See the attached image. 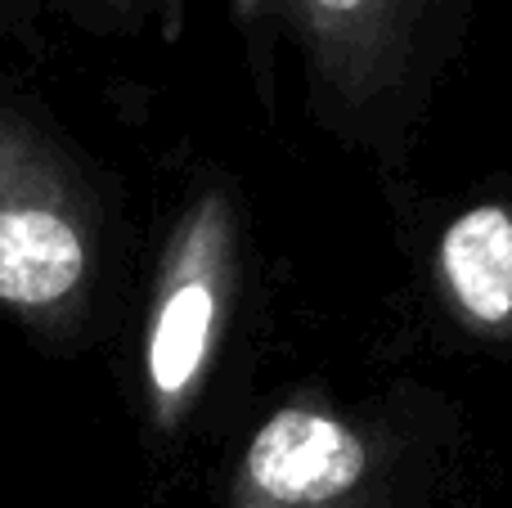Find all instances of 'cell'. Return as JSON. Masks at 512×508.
<instances>
[{
  "label": "cell",
  "instance_id": "5b68a950",
  "mask_svg": "<svg viewBox=\"0 0 512 508\" xmlns=\"http://www.w3.org/2000/svg\"><path fill=\"white\" fill-rule=\"evenodd\" d=\"M423 275L445 329L512 356V185L477 189L432 225Z\"/></svg>",
  "mask_w": 512,
  "mask_h": 508
},
{
  "label": "cell",
  "instance_id": "277c9868",
  "mask_svg": "<svg viewBox=\"0 0 512 508\" xmlns=\"http://www.w3.org/2000/svg\"><path fill=\"white\" fill-rule=\"evenodd\" d=\"M248 293V212L230 180H203L171 216L140 329L144 423L180 437L239 324Z\"/></svg>",
  "mask_w": 512,
  "mask_h": 508
},
{
  "label": "cell",
  "instance_id": "6da1fadb",
  "mask_svg": "<svg viewBox=\"0 0 512 508\" xmlns=\"http://www.w3.org/2000/svg\"><path fill=\"white\" fill-rule=\"evenodd\" d=\"M230 14L256 50L297 54L310 117L405 203L468 0H230Z\"/></svg>",
  "mask_w": 512,
  "mask_h": 508
},
{
  "label": "cell",
  "instance_id": "3957f363",
  "mask_svg": "<svg viewBox=\"0 0 512 508\" xmlns=\"http://www.w3.org/2000/svg\"><path fill=\"white\" fill-rule=\"evenodd\" d=\"M108 221L95 180L36 113L0 99V311L77 338L99 302Z\"/></svg>",
  "mask_w": 512,
  "mask_h": 508
},
{
  "label": "cell",
  "instance_id": "8992f818",
  "mask_svg": "<svg viewBox=\"0 0 512 508\" xmlns=\"http://www.w3.org/2000/svg\"><path fill=\"white\" fill-rule=\"evenodd\" d=\"M27 5L50 9V14L86 27V32H113V36H135V32L180 36V23H185V0H27Z\"/></svg>",
  "mask_w": 512,
  "mask_h": 508
},
{
  "label": "cell",
  "instance_id": "7a4b0ae2",
  "mask_svg": "<svg viewBox=\"0 0 512 508\" xmlns=\"http://www.w3.org/2000/svg\"><path fill=\"white\" fill-rule=\"evenodd\" d=\"M459 450V405L436 387H301L252 423L221 508H450Z\"/></svg>",
  "mask_w": 512,
  "mask_h": 508
}]
</instances>
